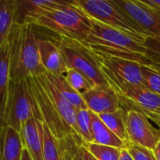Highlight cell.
Wrapping results in <instances>:
<instances>
[{"label": "cell", "instance_id": "obj_22", "mask_svg": "<svg viewBox=\"0 0 160 160\" xmlns=\"http://www.w3.org/2000/svg\"><path fill=\"white\" fill-rule=\"evenodd\" d=\"M84 147L97 160H119L122 149L98 143H83Z\"/></svg>", "mask_w": 160, "mask_h": 160}, {"label": "cell", "instance_id": "obj_8", "mask_svg": "<svg viewBox=\"0 0 160 160\" xmlns=\"http://www.w3.org/2000/svg\"><path fill=\"white\" fill-rule=\"evenodd\" d=\"M35 98L37 100L42 121L57 140H63L69 135H76L65 123L51 98L41 75L28 78ZM79 137V136H78Z\"/></svg>", "mask_w": 160, "mask_h": 160}, {"label": "cell", "instance_id": "obj_2", "mask_svg": "<svg viewBox=\"0 0 160 160\" xmlns=\"http://www.w3.org/2000/svg\"><path fill=\"white\" fill-rule=\"evenodd\" d=\"M22 23L45 27L57 35L85 42L92 31L91 20L72 1L25 16Z\"/></svg>", "mask_w": 160, "mask_h": 160}, {"label": "cell", "instance_id": "obj_20", "mask_svg": "<svg viewBox=\"0 0 160 160\" xmlns=\"http://www.w3.org/2000/svg\"><path fill=\"white\" fill-rule=\"evenodd\" d=\"M46 78L52 82V84L58 90V92L76 109H88L82 95L76 92L67 82L66 78L61 75L52 74L49 72H44Z\"/></svg>", "mask_w": 160, "mask_h": 160}, {"label": "cell", "instance_id": "obj_14", "mask_svg": "<svg viewBox=\"0 0 160 160\" xmlns=\"http://www.w3.org/2000/svg\"><path fill=\"white\" fill-rule=\"evenodd\" d=\"M38 51L41 65L46 72L65 76L68 68L54 41L39 38Z\"/></svg>", "mask_w": 160, "mask_h": 160}, {"label": "cell", "instance_id": "obj_27", "mask_svg": "<svg viewBox=\"0 0 160 160\" xmlns=\"http://www.w3.org/2000/svg\"><path fill=\"white\" fill-rule=\"evenodd\" d=\"M82 140H78L73 147L71 160H97L84 147Z\"/></svg>", "mask_w": 160, "mask_h": 160}, {"label": "cell", "instance_id": "obj_23", "mask_svg": "<svg viewBox=\"0 0 160 160\" xmlns=\"http://www.w3.org/2000/svg\"><path fill=\"white\" fill-rule=\"evenodd\" d=\"M64 77L69 83V85L82 96L93 87H95V84L91 81H89L84 75H82L77 70L68 68Z\"/></svg>", "mask_w": 160, "mask_h": 160}, {"label": "cell", "instance_id": "obj_21", "mask_svg": "<svg viewBox=\"0 0 160 160\" xmlns=\"http://www.w3.org/2000/svg\"><path fill=\"white\" fill-rule=\"evenodd\" d=\"M78 135L83 143H93L92 135V112L89 109L78 110L77 113Z\"/></svg>", "mask_w": 160, "mask_h": 160}, {"label": "cell", "instance_id": "obj_31", "mask_svg": "<svg viewBox=\"0 0 160 160\" xmlns=\"http://www.w3.org/2000/svg\"><path fill=\"white\" fill-rule=\"evenodd\" d=\"M22 160H33V158H31L30 154L28 153V151L26 149H23L22 156Z\"/></svg>", "mask_w": 160, "mask_h": 160}, {"label": "cell", "instance_id": "obj_5", "mask_svg": "<svg viewBox=\"0 0 160 160\" xmlns=\"http://www.w3.org/2000/svg\"><path fill=\"white\" fill-rule=\"evenodd\" d=\"M54 42L58 46L68 68L79 71L95 86H109L101 70L85 42L57 35Z\"/></svg>", "mask_w": 160, "mask_h": 160}, {"label": "cell", "instance_id": "obj_28", "mask_svg": "<svg viewBox=\"0 0 160 160\" xmlns=\"http://www.w3.org/2000/svg\"><path fill=\"white\" fill-rule=\"evenodd\" d=\"M119 160H134V158H132V156L130 155V153L128 151V149L125 148V149H122L121 156H120Z\"/></svg>", "mask_w": 160, "mask_h": 160}, {"label": "cell", "instance_id": "obj_1", "mask_svg": "<svg viewBox=\"0 0 160 160\" xmlns=\"http://www.w3.org/2000/svg\"><path fill=\"white\" fill-rule=\"evenodd\" d=\"M90 19V18H89ZM91 20L92 31L85 43L96 52L150 66L144 41L124 31Z\"/></svg>", "mask_w": 160, "mask_h": 160}, {"label": "cell", "instance_id": "obj_6", "mask_svg": "<svg viewBox=\"0 0 160 160\" xmlns=\"http://www.w3.org/2000/svg\"><path fill=\"white\" fill-rule=\"evenodd\" d=\"M72 2L90 19L124 31L140 39L147 38V36L113 0H72Z\"/></svg>", "mask_w": 160, "mask_h": 160}, {"label": "cell", "instance_id": "obj_30", "mask_svg": "<svg viewBox=\"0 0 160 160\" xmlns=\"http://www.w3.org/2000/svg\"><path fill=\"white\" fill-rule=\"evenodd\" d=\"M153 153H154L157 160H160V141L158 142V144L156 145L155 149L153 150Z\"/></svg>", "mask_w": 160, "mask_h": 160}, {"label": "cell", "instance_id": "obj_24", "mask_svg": "<svg viewBox=\"0 0 160 160\" xmlns=\"http://www.w3.org/2000/svg\"><path fill=\"white\" fill-rule=\"evenodd\" d=\"M142 71L143 86L160 96V71L147 65H142Z\"/></svg>", "mask_w": 160, "mask_h": 160}, {"label": "cell", "instance_id": "obj_32", "mask_svg": "<svg viewBox=\"0 0 160 160\" xmlns=\"http://www.w3.org/2000/svg\"><path fill=\"white\" fill-rule=\"evenodd\" d=\"M151 2L155 5V6H157V7H158L160 8V1L159 0H151Z\"/></svg>", "mask_w": 160, "mask_h": 160}, {"label": "cell", "instance_id": "obj_16", "mask_svg": "<svg viewBox=\"0 0 160 160\" xmlns=\"http://www.w3.org/2000/svg\"><path fill=\"white\" fill-rule=\"evenodd\" d=\"M1 160H22L23 144L20 133L10 127L2 128Z\"/></svg>", "mask_w": 160, "mask_h": 160}, {"label": "cell", "instance_id": "obj_19", "mask_svg": "<svg viewBox=\"0 0 160 160\" xmlns=\"http://www.w3.org/2000/svg\"><path fill=\"white\" fill-rule=\"evenodd\" d=\"M0 112L3 114L10 82V46L8 40L0 47Z\"/></svg>", "mask_w": 160, "mask_h": 160}, {"label": "cell", "instance_id": "obj_10", "mask_svg": "<svg viewBox=\"0 0 160 160\" xmlns=\"http://www.w3.org/2000/svg\"><path fill=\"white\" fill-rule=\"evenodd\" d=\"M128 133L131 143L152 151L160 141V132L151 125L150 119L136 110L128 111Z\"/></svg>", "mask_w": 160, "mask_h": 160}, {"label": "cell", "instance_id": "obj_13", "mask_svg": "<svg viewBox=\"0 0 160 160\" xmlns=\"http://www.w3.org/2000/svg\"><path fill=\"white\" fill-rule=\"evenodd\" d=\"M81 140L77 135H69L63 140H57L44 124L43 160H71L75 142Z\"/></svg>", "mask_w": 160, "mask_h": 160}, {"label": "cell", "instance_id": "obj_18", "mask_svg": "<svg viewBox=\"0 0 160 160\" xmlns=\"http://www.w3.org/2000/svg\"><path fill=\"white\" fill-rule=\"evenodd\" d=\"M98 117L102 122L122 141L129 143L128 133V111L120 108L115 112L99 114Z\"/></svg>", "mask_w": 160, "mask_h": 160}, {"label": "cell", "instance_id": "obj_25", "mask_svg": "<svg viewBox=\"0 0 160 160\" xmlns=\"http://www.w3.org/2000/svg\"><path fill=\"white\" fill-rule=\"evenodd\" d=\"M146 55L150 66L160 71V37H149L145 39Z\"/></svg>", "mask_w": 160, "mask_h": 160}, {"label": "cell", "instance_id": "obj_12", "mask_svg": "<svg viewBox=\"0 0 160 160\" xmlns=\"http://www.w3.org/2000/svg\"><path fill=\"white\" fill-rule=\"evenodd\" d=\"M24 149L33 160H43L44 150V123L37 118L27 120L20 132Z\"/></svg>", "mask_w": 160, "mask_h": 160}, {"label": "cell", "instance_id": "obj_29", "mask_svg": "<svg viewBox=\"0 0 160 160\" xmlns=\"http://www.w3.org/2000/svg\"><path fill=\"white\" fill-rule=\"evenodd\" d=\"M147 117H148L150 120H152V121H154L155 123H157V124L160 127V109L158 111H157L156 112H154V113L148 115Z\"/></svg>", "mask_w": 160, "mask_h": 160}, {"label": "cell", "instance_id": "obj_7", "mask_svg": "<svg viewBox=\"0 0 160 160\" xmlns=\"http://www.w3.org/2000/svg\"><path fill=\"white\" fill-rule=\"evenodd\" d=\"M91 52L109 86L112 84L143 85L142 65L93 50Z\"/></svg>", "mask_w": 160, "mask_h": 160}, {"label": "cell", "instance_id": "obj_26", "mask_svg": "<svg viewBox=\"0 0 160 160\" xmlns=\"http://www.w3.org/2000/svg\"><path fill=\"white\" fill-rule=\"evenodd\" d=\"M127 149L134 160H157L152 150H149L142 146H139L129 142L127 146Z\"/></svg>", "mask_w": 160, "mask_h": 160}, {"label": "cell", "instance_id": "obj_17", "mask_svg": "<svg viewBox=\"0 0 160 160\" xmlns=\"http://www.w3.org/2000/svg\"><path fill=\"white\" fill-rule=\"evenodd\" d=\"M18 6L16 0H0V47L8 40L17 23Z\"/></svg>", "mask_w": 160, "mask_h": 160}, {"label": "cell", "instance_id": "obj_15", "mask_svg": "<svg viewBox=\"0 0 160 160\" xmlns=\"http://www.w3.org/2000/svg\"><path fill=\"white\" fill-rule=\"evenodd\" d=\"M92 135L94 143L112 146L120 149H125L128 146V142L118 138L98 117V114L92 112Z\"/></svg>", "mask_w": 160, "mask_h": 160}, {"label": "cell", "instance_id": "obj_4", "mask_svg": "<svg viewBox=\"0 0 160 160\" xmlns=\"http://www.w3.org/2000/svg\"><path fill=\"white\" fill-rule=\"evenodd\" d=\"M32 118L42 121L29 80L10 81L5 111L1 115L2 128L10 127L20 133L22 125Z\"/></svg>", "mask_w": 160, "mask_h": 160}, {"label": "cell", "instance_id": "obj_3", "mask_svg": "<svg viewBox=\"0 0 160 160\" xmlns=\"http://www.w3.org/2000/svg\"><path fill=\"white\" fill-rule=\"evenodd\" d=\"M33 25L16 23L8 37L10 46V81L21 82L45 72L38 51L39 38Z\"/></svg>", "mask_w": 160, "mask_h": 160}, {"label": "cell", "instance_id": "obj_11", "mask_svg": "<svg viewBox=\"0 0 160 160\" xmlns=\"http://www.w3.org/2000/svg\"><path fill=\"white\" fill-rule=\"evenodd\" d=\"M82 97L87 108L98 115L115 112L121 108L118 96L109 86H95Z\"/></svg>", "mask_w": 160, "mask_h": 160}, {"label": "cell", "instance_id": "obj_9", "mask_svg": "<svg viewBox=\"0 0 160 160\" xmlns=\"http://www.w3.org/2000/svg\"><path fill=\"white\" fill-rule=\"evenodd\" d=\"M113 2L149 37H160V8L151 0H113Z\"/></svg>", "mask_w": 160, "mask_h": 160}]
</instances>
